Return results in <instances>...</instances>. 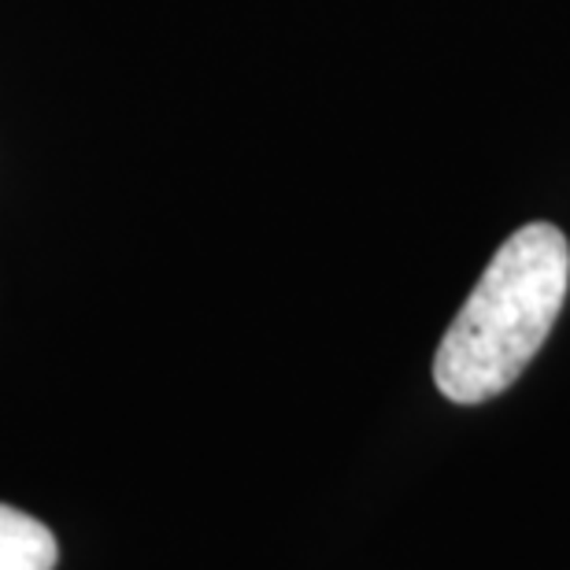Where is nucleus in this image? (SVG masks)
<instances>
[{
    "mask_svg": "<svg viewBox=\"0 0 570 570\" xmlns=\"http://www.w3.org/2000/svg\"><path fill=\"white\" fill-rule=\"evenodd\" d=\"M570 289V245L552 223L508 237L444 330L433 382L452 404H485L519 382L549 341Z\"/></svg>",
    "mask_w": 570,
    "mask_h": 570,
    "instance_id": "f257e3e1",
    "label": "nucleus"
},
{
    "mask_svg": "<svg viewBox=\"0 0 570 570\" xmlns=\"http://www.w3.org/2000/svg\"><path fill=\"white\" fill-rule=\"evenodd\" d=\"M60 544L52 530L27 511L0 504V570H52Z\"/></svg>",
    "mask_w": 570,
    "mask_h": 570,
    "instance_id": "f03ea898",
    "label": "nucleus"
}]
</instances>
